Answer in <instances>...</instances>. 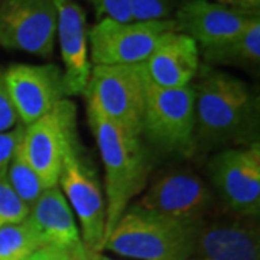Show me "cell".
<instances>
[{"mask_svg": "<svg viewBox=\"0 0 260 260\" xmlns=\"http://www.w3.org/2000/svg\"><path fill=\"white\" fill-rule=\"evenodd\" d=\"M191 87L195 153L259 142V99L243 80L201 64Z\"/></svg>", "mask_w": 260, "mask_h": 260, "instance_id": "cell-1", "label": "cell"}, {"mask_svg": "<svg viewBox=\"0 0 260 260\" xmlns=\"http://www.w3.org/2000/svg\"><path fill=\"white\" fill-rule=\"evenodd\" d=\"M87 116L104 165L107 240L130 201L146 185L149 160L140 138L109 120L91 104H87Z\"/></svg>", "mask_w": 260, "mask_h": 260, "instance_id": "cell-2", "label": "cell"}, {"mask_svg": "<svg viewBox=\"0 0 260 260\" xmlns=\"http://www.w3.org/2000/svg\"><path fill=\"white\" fill-rule=\"evenodd\" d=\"M197 224L152 213L135 204L119 218L103 250L138 260H188L192 257Z\"/></svg>", "mask_w": 260, "mask_h": 260, "instance_id": "cell-3", "label": "cell"}, {"mask_svg": "<svg viewBox=\"0 0 260 260\" xmlns=\"http://www.w3.org/2000/svg\"><path fill=\"white\" fill-rule=\"evenodd\" d=\"M192 87L164 88L149 80L140 138L162 153L191 158L195 153Z\"/></svg>", "mask_w": 260, "mask_h": 260, "instance_id": "cell-4", "label": "cell"}, {"mask_svg": "<svg viewBox=\"0 0 260 260\" xmlns=\"http://www.w3.org/2000/svg\"><path fill=\"white\" fill-rule=\"evenodd\" d=\"M148 73L143 64L91 65L83 94L109 120L140 138ZM142 139V138H140Z\"/></svg>", "mask_w": 260, "mask_h": 260, "instance_id": "cell-5", "label": "cell"}, {"mask_svg": "<svg viewBox=\"0 0 260 260\" xmlns=\"http://www.w3.org/2000/svg\"><path fill=\"white\" fill-rule=\"evenodd\" d=\"M178 30L174 18L148 22L100 20L88 30V56L91 65H133L146 62L160 38Z\"/></svg>", "mask_w": 260, "mask_h": 260, "instance_id": "cell-6", "label": "cell"}, {"mask_svg": "<svg viewBox=\"0 0 260 260\" xmlns=\"http://www.w3.org/2000/svg\"><path fill=\"white\" fill-rule=\"evenodd\" d=\"M213 192L227 211L257 218L260 213V143L221 149L208 162Z\"/></svg>", "mask_w": 260, "mask_h": 260, "instance_id": "cell-7", "label": "cell"}, {"mask_svg": "<svg viewBox=\"0 0 260 260\" xmlns=\"http://www.w3.org/2000/svg\"><path fill=\"white\" fill-rule=\"evenodd\" d=\"M74 103L61 100L37 121L25 126L20 148L45 188L58 186L64 159L77 139Z\"/></svg>", "mask_w": 260, "mask_h": 260, "instance_id": "cell-8", "label": "cell"}, {"mask_svg": "<svg viewBox=\"0 0 260 260\" xmlns=\"http://www.w3.org/2000/svg\"><path fill=\"white\" fill-rule=\"evenodd\" d=\"M58 185L78 218L84 246L90 250L103 251L106 243V198L94 171L81 155L78 138L65 155Z\"/></svg>", "mask_w": 260, "mask_h": 260, "instance_id": "cell-9", "label": "cell"}, {"mask_svg": "<svg viewBox=\"0 0 260 260\" xmlns=\"http://www.w3.org/2000/svg\"><path fill=\"white\" fill-rule=\"evenodd\" d=\"M215 195L189 168H175L158 177L136 203L138 207L181 221L197 224L211 215Z\"/></svg>", "mask_w": 260, "mask_h": 260, "instance_id": "cell-10", "label": "cell"}, {"mask_svg": "<svg viewBox=\"0 0 260 260\" xmlns=\"http://www.w3.org/2000/svg\"><path fill=\"white\" fill-rule=\"evenodd\" d=\"M56 26L52 0H0V47L51 58Z\"/></svg>", "mask_w": 260, "mask_h": 260, "instance_id": "cell-11", "label": "cell"}, {"mask_svg": "<svg viewBox=\"0 0 260 260\" xmlns=\"http://www.w3.org/2000/svg\"><path fill=\"white\" fill-rule=\"evenodd\" d=\"M5 83L19 121L29 126L67 99L64 71L56 64H12L3 70Z\"/></svg>", "mask_w": 260, "mask_h": 260, "instance_id": "cell-12", "label": "cell"}, {"mask_svg": "<svg viewBox=\"0 0 260 260\" xmlns=\"http://www.w3.org/2000/svg\"><path fill=\"white\" fill-rule=\"evenodd\" d=\"M192 259L260 260L256 218L236 214L208 215L195 225Z\"/></svg>", "mask_w": 260, "mask_h": 260, "instance_id": "cell-13", "label": "cell"}, {"mask_svg": "<svg viewBox=\"0 0 260 260\" xmlns=\"http://www.w3.org/2000/svg\"><path fill=\"white\" fill-rule=\"evenodd\" d=\"M260 18V12L230 8L210 0H179L174 13L178 32L198 48L217 47L232 41Z\"/></svg>", "mask_w": 260, "mask_h": 260, "instance_id": "cell-14", "label": "cell"}, {"mask_svg": "<svg viewBox=\"0 0 260 260\" xmlns=\"http://www.w3.org/2000/svg\"><path fill=\"white\" fill-rule=\"evenodd\" d=\"M58 16L56 37L64 64L67 95L83 94L87 85L91 62L88 56L87 16L75 0H52Z\"/></svg>", "mask_w": 260, "mask_h": 260, "instance_id": "cell-15", "label": "cell"}, {"mask_svg": "<svg viewBox=\"0 0 260 260\" xmlns=\"http://www.w3.org/2000/svg\"><path fill=\"white\" fill-rule=\"evenodd\" d=\"M201 65L200 48L194 39L172 30L160 38L145 67L149 80L164 88L191 85Z\"/></svg>", "mask_w": 260, "mask_h": 260, "instance_id": "cell-16", "label": "cell"}, {"mask_svg": "<svg viewBox=\"0 0 260 260\" xmlns=\"http://www.w3.org/2000/svg\"><path fill=\"white\" fill-rule=\"evenodd\" d=\"M29 217L41 233L45 246L70 253L75 260L85 249L75 215L58 186L45 189L32 205Z\"/></svg>", "mask_w": 260, "mask_h": 260, "instance_id": "cell-17", "label": "cell"}, {"mask_svg": "<svg viewBox=\"0 0 260 260\" xmlns=\"http://www.w3.org/2000/svg\"><path fill=\"white\" fill-rule=\"evenodd\" d=\"M205 65H233L254 70L260 62V18L240 35L217 47L201 49Z\"/></svg>", "mask_w": 260, "mask_h": 260, "instance_id": "cell-18", "label": "cell"}, {"mask_svg": "<svg viewBox=\"0 0 260 260\" xmlns=\"http://www.w3.org/2000/svg\"><path fill=\"white\" fill-rule=\"evenodd\" d=\"M44 246L41 233L30 217L0 229V260H23Z\"/></svg>", "mask_w": 260, "mask_h": 260, "instance_id": "cell-19", "label": "cell"}, {"mask_svg": "<svg viewBox=\"0 0 260 260\" xmlns=\"http://www.w3.org/2000/svg\"><path fill=\"white\" fill-rule=\"evenodd\" d=\"M6 175L15 192L29 208H32V205L37 203L41 194L47 189L39 175L35 172V169L29 165V162L22 152L20 143L18 145L13 156L10 159L9 165L6 168Z\"/></svg>", "mask_w": 260, "mask_h": 260, "instance_id": "cell-20", "label": "cell"}, {"mask_svg": "<svg viewBox=\"0 0 260 260\" xmlns=\"http://www.w3.org/2000/svg\"><path fill=\"white\" fill-rule=\"evenodd\" d=\"M30 208L25 204L10 185L6 169L0 171V229L26 220Z\"/></svg>", "mask_w": 260, "mask_h": 260, "instance_id": "cell-21", "label": "cell"}, {"mask_svg": "<svg viewBox=\"0 0 260 260\" xmlns=\"http://www.w3.org/2000/svg\"><path fill=\"white\" fill-rule=\"evenodd\" d=\"M179 0H129L132 20H165L172 19Z\"/></svg>", "mask_w": 260, "mask_h": 260, "instance_id": "cell-22", "label": "cell"}, {"mask_svg": "<svg viewBox=\"0 0 260 260\" xmlns=\"http://www.w3.org/2000/svg\"><path fill=\"white\" fill-rule=\"evenodd\" d=\"M19 123V117L16 110L13 107V103L10 100L9 91L5 83L3 68H0V132H8L16 127Z\"/></svg>", "mask_w": 260, "mask_h": 260, "instance_id": "cell-23", "label": "cell"}, {"mask_svg": "<svg viewBox=\"0 0 260 260\" xmlns=\"http://www.w3.org/2000/svg\"><path fill=\"white\" fill-rule=\"evenodd\" d=\"M100 18H110L119 22H130L129 0H91Z\"/></svg>", "mask_w": 260, "mask_h": 260, "instance_id": "cell-24", "label": "cell"}, {"mask_svg": "<svg viewBox=\"0 0 260 260\" xmlns=\"http://www.w3.org/2000/svg\"><path fill=\"white\" fill-rule=\"evenodd\" d=\"M25 126L19 123L16 127L8 132H0V171L6 169L15 150L22 140Z\"/></svg>", "mask_w": 260, "mask_h": 260, "instance_id": "cell-25", "label": "cell"}, {"mask_svg": "<svg viewBox=\"0 0 260 260\" xmlns=\"http://www.w3.org/2000/svg\"><path fill=\"white\" fill-rule=\"evenodd\" d=\"M23 260H75L70 253L52 246H44Z\"/></svg>", "mask_w": 260, "mask_h": 260, "instance_id": "cell-26", "label": "cell"}, {"mask_svg": "<svg viewBox=\"0 0 260 260\" xmlns=\"http://www.w3.org/2000/svg\"><path fill=\"white\" fill-rule=\"evenodd\" d=\"M217 3L236 8V9L260 12V0H217Z\"/></svg>", "mask_w": 260, "mask_h": 260, "instance_id": "cell-27", "label": "cell"}, {"mask_svg": "<svg viewBox=\"0 0 260 260\" xmlns=\"http://www.w3.org/2000/svg\"><path fill=\"white\" fill-rule=\"evenodd\" d=\"M77 260H113L107 256H104L102 251H94L90 250V249H84V251L81 253V256Z\"/></svg>", "mask_w": 260, "mask_h": 260, "instance_id": "cell-28", "label": "cell"}, {"mask_svg": "<svg viewBox=\"0 0 260 260\" xmlns=\"http://www.w3.org/2000/svg\"><path fill=\"white\" fill-rule=\"evenodd\" d=\"M188 260H197V259H192V257H191V259H188Z\"/></svg>", "mask_w": 260, "mask_h": 260, "instance_id": "cell-29", "label": "cell"}]
</instances>
